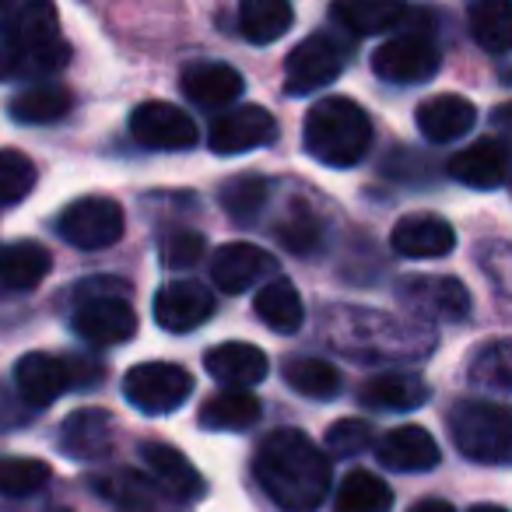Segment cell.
<instances>
[{
	"label": "cell",
	"instance_id": "6da1fadb",
	"mask_svg": "<svg viewBox=\"0 0 512 512\" xmlns=\"http://www.w3.org/2000/svg\"><path fill=\"white\" fill-rule=\"evenodd\" d=\"M253 477L281 512H316L330 491V460L306 432L278 428L253 456Z\"/></svg>",
	"mask_w": 512,
	"mask_h": 512
},
{
	"label": "cell",
	"instance_id": "7a4b0ae2",
	"mask_svg": "<svg viewBox=\"0 0 512 512\" xmlns=\"http://www.w3.org/2000/svg\"><path fill=\"white\" fill-rule=\"evenodd\" d=\"M71 64V46L60 36L53 4H15L0 18V81L46 78Z\"/></svg>",
	"mask_w": 512,
	"mask_h": 512
},
{
	"label": "cell",
	"instance_id": "3957f363",
	"mask_svg": "<svg viewBox=\"0 0 512 512\" xmlns=\"http://www.w3.org/2000/svg\"><path fill=\"white\" fill-rule=\"evenodd\" d=\"M302 141H306V151L316 162L330 165V169H351L369 155L372 120L355 99L330 95L306 113Z\"/></svg>",
	"mask_w": 512,
	"mask_h": 512
},
{
	"label": "cell",
	"instance_id": "277c9868",
	"mask_svg": "<svg viewBox=\"0 0 512 512\" xmlns=\"http://www.w3.org/2000/svg\"><path fill=\"white\" fill-rule=\"evenodd\" d=\"M449 435L467 460L484 467L512 463V407L495 400H460L449 414Z\"/></svg>",
	"mask_w": 512,
	"mask_h": 512
},
{
	"label": "cell",
	"instance_id": "5b68a950",
	"mask_svg": "<svg viewBox=\"0 0 512 512\" xmlns=\"http://www.w3.org/2000/svg\"><path fill=\"white\" fill-rule=\"evenodd\" d=\"M193 376L172 362H141L123 376V397L141 414H172L190 400Z\"/></svg>",
	"mask_w": 512,
	"mask_h": 512
},
{
	"label": "cell",
	"instance_id": "8992f818",
	"mask_svg": "<svg viewBox=\"0 0 512 512\" xmlns=\"http://www.w3.org/2000/svg\"><path fill=\"white\" fill-rule=\"evenodd\" d=\"M123 207L113 197H78L57 218V232L74 249H109L123 239Z\"/></svg>",
	"mask_w": 512,
	"mask_h": 512
},
{
	"label": "cell",
	"instance_id": "52a82bcc",
	"mask_svg": "<svg viewBox=\"0 0 512 512\" xmlns=\"http://www.w3.org/2000/svg\"><path fill=\"white\" fill-rule=\"evenodd\" d=\"M400 306L411 316L432 323H463L474 309L467 285L460 278H449V274H411V278L400 281L397 288Z\"/></svg>",
	"mask_w": 512,
	"mask_h": 512
},
{
	"label": "cell",
	"instance_id": "ba28073f",
	"mask_svg": "<svg viewBox=\"0 0 512 512\" xmlns=\"http://www.w3.org/2000/svg\"><path fill=\"white\" fill-rule=\"evenodd\" d=\"M344 64H348V53L327 32H313L306 36L285 60V88L288 95L302 99V95H316L320 88L334 85L341 78Z\"/></svg>",
	"mask_w": 512,
	"mask_h": 512
},
{
	"label": "cell",
	"instance_id": "9c48e42d",
	"mask_svg": "<svg viewBox=\"0 0 512 512\" xmlns=\"http://www.w3.org/2000/svg\"><path fill=\"white\" fill-rule=\"evenodd\" d=\"M130 137L151 151H190L197 148L200 130L190 113L172 102H141L130 113Z\"/></svg>",
	"mask_w": 512,
	"mask_h": 512
},
{
	"label": "cell",
	"instance_id": "30bf717a",
	"mask_svg": "<svg viewBox=\"0 0 512 512\" xmlns=\"http://www.w3.org/2000/svg\"><path fill=\"white\" fill-rule=\"evenodd\" d=\"M439 50L418 32H400L372 53V71L390 85H421L439 74Z\"/></svg>",
	"mask_w": 512,
	"mask_h": 512
},
{
	"label": "cell",
	"instance_id": "8fae6325",
	"mask_svg": "<svg viewBox=\"0 0 512 512\" xmlns=\"http://www.w3.org/2000/svg\"><path fill=\"white\" fill-rule=\"evenodd\" d=\"M278 141V120L264 106H235L214 120L207 144L214 155H246Z\"/></svg>",
	"mask_w": 512,
	"mask_h": 512
},
{
	"label": "cell",
	"instance_id": "7c38bea8",
	"mask_svg": "<svg viewBox=\"0 0 512 512\" xmlns=\"http://www.w3.org/2000/svg\"><path fill=\"white\" fill-rule=\"evenodd\" d=\"M71 390V372L67 358L50 355V351H29L15 365V393L29 411L53 407L64 393Z\"/></svg>",
	"mask_w": 512,
	"mask_h": 512
},
{
	"label": "cell",
	"instance_id": "4fadbf2b",
	"mask_svg": "<svg viewBox=\"0 0 512 512\" xmlns=\"http://www.w3.org/2000/svg\"><path fill=\"white\" fill-rule=\"evenodd\" d=\"M71 327L95 348H116L137 334V313L127 299H85L74 309Z\"/></svg>",
	"mask_w": 512,
	"mask_h": 512
},
{
	"label": "cell",
	"instance_id": "5bb4252c",
	"mask_svg": "<svg viewBox=\"0 0 512 512\" xmlns=\"http://www.w3.org/2000/svg\"><path fill=\"white\" fill-rule=\"evenodd\" d=\"M214 316V295L204 281H169L155 295V323L169 334H190Z\"/></svg>",
	"mask_w": 512,
	"mask_h": 512
},
{
	"label": "cell",
	"instance_id": "9a60e30c",
	"mask_svg": "<svg viewBox=\"0 0 512 512\" xmlns=\"http://www.w3.org/2000/svg\"><path fill=\"white\" fill-rule=\"evenodd\" d=\"M141 463L148 470L151 484L162 495L176 498V502H197L207 495V484L200 477V470L186 460L179 449L165 446V442H144L141 446Z\"/></svg>",
	"mask_w": 512,
	"mask_h": 512
},
{
	"label": "cell",
	"instance_id": "2e32d148",
	"mask_svg": "<svg viewBox=\"0 0 512 512\" xmlns=\"http://www.w3.org/2000/svg\"><path fill=\"white\" fill-rule=\"evenodd\" d=\"M390 246L393 253L407 256V260H439V256L453 253L456 232L442 214L411 211L393 225Z\"/></svg>",
	"mask_w": 512,
	"mask_h": 512
},
{
	"label": "cell",
	"instance_id": "e0dca14e",
	"mask_svg": "<svg viewBox=\"0 0 512 512\" xmlns=\"http://www.w3.org/2000/svg\"><path fill=\"white\" fill-rule=\"evenodd\" d=\"M274 271H278V260L253 242H225L211 256V281L228 295L249 292L256 281H264Z\"/></svg>",
	"mask_w": 512,
	"mask_h": 512
},
{
	"label": "cell",
	"instance_id": "ac0fdd59",
	"mask_svg": "<svg viewBox=\"0 0 512 512\" xmlns=\"http://www.w3.org/2000/svg\"><path fill=\"white\" fill-rule=\"evenodd\" d=\"M116 442V421L102 407H81V411L67 414L64 425H60V449L64 456L81 463H92L109 456Z\"/></svg>",
	"mask_w": 512,
	"mask_h": 512
},
{
	"label": "cell",
	"instance_id": "d6986e66",
	"mask_svg": "<svg viewBox=\"0 0 512 512\" xmlns=\"http://www.w3.org/2000/svg\"><path fill=\"white\" fill-rule=\"evenodd\" d=\"M449 176L470 190H498L509 179V148L498 137H481L449 158Z\"/></svg>",
	"mask_w": 512,
	"mask_h": 512
},
{
	"label": "cell",
	"instance_id": "ffe728a7",
	"mask_svg": "<svg viewBox=\"0 0 512 512\" xmlns=\"http://www.w3.org/2000/svg\"><path fill=\"white\" fill-rule=\"evenodd\" d=\"M204 365L225 390H249V386L264 383L267 372H271V362H267L264 351L246 341L214 344L204 355Z\"/></svg>",
	"mask_w": 512,
	"mask_h": 512
},
{
	"label": "cell",
	"instance_id": "44dd1931",
	"mask_svg": "<svg viewBox=\"0 0 512 512\" xmlns=\"http://www.w3.org/2000/svg\"><path fill=\"white\" fill-rule=\"evenodd\" d=\"M376 456L386 470H397V474H421V470L439 467L442 460L439 442L421 425H400L386 432L376 446Z\"/></svg>",
	"mask_w": 512,
	"mask_h": 512
},
{
	"label": "cell",
	"instance_id": "7402d4cb",
	"mask_svg": "<svg viewBox=\"0 0 512 512\" xmlns=\"http://www.w3.org/2000/svg\"><path fill=\"white\" fill-rule=\"evenodd\" d=\"M414 123H418L421 137L432 144H449V141H460L474 130L477 123V109L470 99L463 95H432L418 106L414 113Z\"/></svg>",
	"mask_w": 512,
	"mask_h": 512
},
{
	"label": "cell",
	"instance_id": "603a6c76",
	"mask_svg": "<svg viewBox=\"0 0 512 512\" xmlns=\"http://www.w3.org/2000/svg\"><path fill=\"white\" fill-rule=\"evenodd\" d=\"M183 95L200 109H225L242 95V74L218 60H204V64H190L179 74Z\"/></svg>",
	"mask_w": 512,
	"mask_h": 512
},
{
	"label": "cell",
	"instance_id": "cb8c5ba5",
	"mask_svg": "<svg viewBox=\"0 0 512 512\" xmlns=\"http://www.w3.org/2000/svg\"><path fill=\"white\" fill-rule=\"evenodd\" d=\"M432 390L421 376L414 372H379V376L365 379L362 390H358V400L365 407H376V411H418V407L428 404Z\"/></svg>",
	"mask_w": 512,
	"mask_h": 512
},
{
	"label": "cell",
	"instance_id": "d4e9b609",
	"mask_svg": "<svg viewBox=\"0 0 512 512\" xmlns=\"http://www.w3.org/2000/svg\"><path fill=\"white\" fill-rule=\"evenodd\" d=\"M53 271V256L43 242L18 239L0 246V285L11 292H32Z\"/></svg>",
	"mask_w": 512,
	"mask_h": 512
},
{
	"label": "cell",
	"instance_id": "484cf974",
	"mask_svg": "<svg viewBox=\"0 0 512 512\" xmlns=\"http://www.w3.org/2000/svg\"><path fill=\"white\" fill-rule=\"evenodd\" d=\"M74 106V95L64 85H29L18 95H11L8 116L25 127H46V123H60Z\"/></svg>",
	"mask_w": 512,
	"mask_h": 512
},
{
	"label": "cell",
	"instance_id": "4316f807",
	"mask_svg": "<svg viewBox=\"0 0 512 512\" xmlns=\"http://www.w3.org/2000/svg\"><path fill=\"white\" fill-rule=\"evenodd\" d=\"M330 18L355 36H379L386 29H397L407 18V8L397 0H337Z\"/></svg>",
	"mask_w": 512,
	"mask_h": 512
},
{
	"label": "cell",
	"instance_id": "83f0119b",
	"mask_svg": "<svg viewBox=\"0 0 512 512\" xmlns=\"http://www.w3.org/2000/svg\"><path fill=\"white\" fill-rule=\"evenodd\" d=\"M253 309H256V316L271 330H278V334H299L302 323H306V306H302L299 288L285 278L267 281V285L256 292Z\"/></svg>",
	"mask_w": 512,
	"mask_h": 512
},
{
	"label": "cell",
	"instance_id": "f1b7e54d",
	"mask_svg": "<svg viewBox=\"0 0 512 512\" xmlns=\"http://www.w3.org/2000/svg\"><path fill=\"white\" fill-rule=\"evenodd\" d=\"M292 22L295 11L285 0H242L239 4V32L253 46L278 43L292 29Z\"/></svg>",
	"mask_w": 512,
	"mask_h": 512
},
{
	"label": "cell",
	"instance_id": "f546056e",
	"mask_svg": "<svg viewBox=\"0 0 512 512\" xmlns=\"http://www.w3.org/2000/svg\"><path fill=\"white\" fill-rule=\"evenodd\" d=\"M260 421V400L249 390H221L200 407V425L207 432H246Z\"/></svg>",
	"mask_w": 512,
	"mask_h": 512
},
{
	"label": "cell",
	"instance_id": "4dcf8cb0",
	"mask_svg": "<svg viewBox=\"0 0 512 512\" xmlns=\"http://www.w3.org/2000/svg\"><path fill=\"white\" fill-rule=\"evenodd\" d=\"M470 36L484 53H509L512 50V4L509 0H477L467 8Z\"/></svg>",
	"mask_w": 512,
	"mask_h": 512
},
{
	"label": "cell",
	"instance_id": "1f68e13d",
	"mask_svg": "<svg viewBox=\"0 0 512 512\" xmlns=\"http://www.w3.org/2000/svg\"><path fill=\"white\" fill-rule=\"evenodd\" d=\"M470 386L488 393H512V337L488 341L467 362Z\"/></svg>",
	"mask_w": 512,
	"mask_h": 512
},
{
	"label": "cell",
	"instance_id": "d6a6232c",
	"mask_svg": "<svg viewBox=\"0 0 512 512\" xmlns=\"http://www.w3.org/2000/svg\"><path fill=\"white\" fill-rule=\"evenodd\" d=\"M393 488L372 470H351L337 488V512H390Z\"/></svg>",
	"mask_w": 512,
	"mask_h": 512
},
{
	"label": "cell",
	"instance_id": "836d02e7",
	"mask_svg": "<svg viewBox=\"0 0 512 512\" xmlns=\"http://www.w3.org/2000/svg\"><path fill=\"white\" fill-rule=\"evenodd\" d=\"M267 197H271V183L264 176H235L218 193L225 214L232 221H239V225H253L264 214Z\"/></svg>",
	"mask_w": 512,
	"mask_h": 512
},
{
	"label": "cell",
	"instance_id": "e575fe53",
	"mask_svg": "<svg viewBox=\"0 0 512 512\" xmlns=\"http://www.w3.org/2000/svg\"><path fill=\"white\" fill-rule=\"evenodd\" d=\"M274 235H278V242L288 249V253L309 256L323 239V221H320V214L306 204V200H292L288 211H285V218L274 225Z\"/></svg>",
	"mask_w": 512,
	"mask_h": 512
},
{
	"label": "cell",
	"instance_id": "d590c367",
	"mask_svg": "<svg viewBox=\"0 0 512 512\" xmlns=\"http://www.w3.org/2000/svg\"><path fill=\"white\" fill-rule=\"evenodd\" d=\"M285 383L309 400H334L341 393V372L323 358H292L285 369Z\"/></svg>",
	"mask_w": 512,
	"mask_h": 512
},
{
	"label": "cell",
	"instance_id": "8d00e7d4",
	"mask_svg": "<svg viewBox=\"0 0 512 512\" xmlns=\"http://www.w3.org/2000/svg\"><path fill=\"white\" fill-rule=\"evenodd\" d=\"M50 463L32 456H4L0 460V495L4 498H29L50 484Z\"/></svg>",
	"mask_w": 512,
	"mask_h": 512
},
{
	"label": "cell",
	"instance_id": "74e56055",
	"mask_svg": "<svg viewBox=\"0 0 512 512\" xmlns=\"http://www.w3.org/2000/svg\"><path fill=\"white\" fill-rule=\"evenodd\" d=\"M36 162L25 151L4 148L0 151V207H15L36 190Z\"/></svg>",
	"mask_w": 512,
	"mask_h": 512
},
{
	"label": "cell",
	"instance_id": "f35d334b",
	"mask_svg": "<svg viewBox=\"0 0 512 512\" xmlns=\"http://www.w3.org/2000/svg\"><path fill=\"white\" fill-rule=\"evenodd\" d=\"M372 425L362 418H341L327 428V449L334 456H358L372 446Z\"/></svg>",
	"mask_w": 512,
	"mask_h": 512
},
{
	"label": "cell",
	"instance_id": "ab89813d",
	"mask_svg": "<svg viewBox=\"0 0 512 512\" xmlns=\"http://www.w3.org/2000/svg\"><path fill=\"white\" fill-rule=\"evenodd\" d=\"M204 256V235L193 228H172L169 235H162V264L165 267H193Z\"/></svg>",
	"mask_w": 512,
	"mask_h": 512
},
{
	"label": "cell",
	"instance_id": "60d3db41",
	"mask_svg": "<svg viewBox=\"0 0 512 512\" xmlns=\"http://www.w3.org/2000/svg\"><path fill=\"white\" fill-rule=\"evenodd\" d=\"M102 495L116 498L120 505H130V509H141L148 498H155V484L151 477L137 474V470H123V474H113L109 481L99 484Z\"/></svg>",
	"mask_w": 512,
	"mask_h": 512
},
{
	"label": "cell",
	"instance_id": "b9f144b4",
	"mask_svg": "<svg viewBox=\"0 0 512 512\" xmlns=\"http://www.w3.org/2000/svg\"><path fill=\"white\" fill-rule=\"evenodd\" d=\"M130 288L123 285L120 278H88L78 285V292H74V299L85 302V299H127Z\"/></svg>",
	"mask_w": 512,
	"mask_h": 512
},
{
	"label": "cell",
	"instance_id": "7bdbcfd3",
	"mask_svg": "<svg viewBox=\"0 0 512 512\" xmlns=\"http://www.w3.org/2000/svg\"><path fill=\"white\" fill-rule=\"evenodd\" d=\"M64 358H67V372H71V386L88 390V386L102 383V365L95 362V358H85V355H64Z\"/></svg>",
	"mask_w": 512,
	"mask_h": 512
},
{
	"label": "cell",
	"instance_id": "ee69618b",
	"mask_svg": "<svg viewBox=\"0 0 512 512\" xmlns=\"http://www.w3.org/2000/svg\"><path fill=\"white\" fill-rule=\"evenodd\" d=\"M29 425V407L18 400V393H8L0 386V428H22Z\"/></svg>",
	"mask_w": 512,
	"mask_h": 512
},
{
	"label": "cell",
	"instance_id": "f6af8a7d",
	"mask_svg": "<svg viewBox=\"0 0 512 512\" xmlns=\"http://www.w3.org/2000/svg\"><path fill=\"white\" fill-rule=\"evenodd\" d=\"M411 512H456L446 498H421L418 505H411Z\"/></svg>",
	"mask_w": 512,
	"mask_h": 512
},
{
	"label": "cell",
	"instance_id": "bcb514c9",
	"mask_svg": "<svg viewBox=\"0 0 512 512\" xmlns=\"http://www.w3.org/2000/svg\"><path fill=\"white\" fill-rule=\"evenodd\" d=\"M470 512H509V509H502V505H474Z\"/></svg>",
	"mask_w": 512,
	"mask_h": 512
},
{
	"label": "cell",
	"instance_id": "7dc6e473",
	"mask_svg": "<svg viewBox=\"0 0 512 512\" xmlns=\"http://www.w3.org/2000/svg\"><path fill=\"white\" fill-rule=\"evenodd\" d=\"M4 11H8V4H0V18H4Z\"/></svg>",
	"mask_w": 512,
	"mask_h": 512
}]
</instances>
